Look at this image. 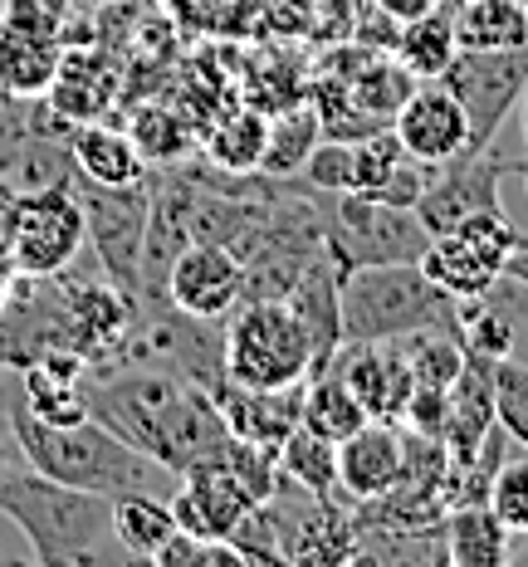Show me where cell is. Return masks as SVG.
I'll return each mask as SVG.
<instances>
[{"mask_svg": "<svg viewBox=\"0 0 528 567\" xmlns=\"http://www.w3.org/2000/svg\"><path fill=\"white\" fill-rule=\"evenodd\" d=\"M0 514L25 534L30 558L44 567L127 563V548L113 534V499L40 475L20 445L0 470Z\"/></svg>", "mask_w": 528, "mask_h": 567, "instance_id": "cell-2", "label": "cell"}, {"mask_svg": "<svg viewBox=\"0 0 528 567\" xmlns=\"http://www.w3.org/2000/svg\"><path fill=\"white\" fill-rule=\"evenodd\" d=\"M519 133H524V152H528V89H524V99H519Z\"/></svg>", "mask_w": 528, "mask_h": 567, "instance_id": "cell-38", "label": "cell"}, {"mask_svg": "<svg viewBox=\"0 0 528 567\" xmlns=\"http://www.w3.org/2000/svg\"><path fill=\"white\" fill-rule=\"evenodd\" d=\"M343 382L352 386V396L367 406V416L377 421H402L411 392H416V377H411L406 342H343L328 362Z\"/></svg>", "mask_w": 528, "mask_h": 567, "instance_id": "cell-14", "label": "cell"}, {"mask_svg": "<svg viewBox=\"0 0 528 567\" xmlns=\"http://www.w3.org/2000/svg\"><path fill=\"white\" fill-rule=\"evenodd\" d=\"M10 441L20 445V455L30 460L40 475H50L59 484L74 489L103 494V499H123V494H157L172 499L182 475L167 470L162 460H152L147 451L127 445L117 431H108L99 416H84L74 425H50L40 416H30L25 406H10Z\"/></svg>", "mask_w": 528, "mask_h": 567, "instance_id": "cell-3", "label": "cell"}, {"mask_svg": "<svg viewBox=\"0 0 528 567\" xmlns=\"http://www.w3.org/2000/svg\"><path fill=\"white\" fill-rule=\"evenodd\" d=\"M509 567H528V534L509 538Z\"/></svg>", "mask_w": 528, "mask_h": 567, "instance_id": "cell-37", "label": "cell"}, {"mask_svg": "<svg viewBox=\"0 0 528 567\" xmlns=\"http://www.w3.org/2000/svg\"><path fill=\"white\" fill-rule=\"evenodd\" d=\"M279 475L289 484H299V489L319 494V499H333L338 494V445L313 435L309 425H299V431L279 445Z\"/></svg>", "mask_w": 528, "mask_h": 567, "instance_id": "cell-28", "label": "cell"}, {"mask_svg": "<svg viewBox=\"0 0 528 567\" xmlns=\"http://www.w3.org/2000/svg\"><path fill=\"white\" fill-rule=\"evenodd\" d=\"M74 192L84 200L89 220V250L99 255L103 275H108L127 299L143 289V245H147V220H152V186L147 176L133 186H99L74 172Z\"/></svg>", "mask_w": 528, "mask_h": 567, "instance_id": "cell-8", "label": "cell"}, {"mask_svg": "<svg viewBox=\"0 0 528 567\" xmlns=\"http://www.w3.org/2000/svg\"><path fill=\"white\" fill-rule=\"evenodd\" d=\"M113 534L127 548V558L152 563L176 534L172 499H157V494H123V499H113Z\"/></svg>", "mask_w": 528, "mask_h": 567, "instance_id": "cell-25", "label": "cell"}, {"mask_svg": "<svg viewBox=\"0 0 528 567\" xmlns=\"http://www.w3.org/2000/svg\"><path fill=\"white\" fill-rule=\"evenodd\" d=\"M455 40L460 50H528V6L524 0H460Z\"/></svg>", "mask_w": 528, "mask_h": 567, "instance_id": "cell-22", "label": "cell"}, {"mask_svg": "<svg viewBox=\"0 0 528 567\" xmlns=\"http://www.w3.org/2000/svg\"><path fill=\"white\" fill-rule=\"evenodd\" d=\"M372 6H382L392 20H402V25H411V20L431 16V10H436L441 0H372Z\"/></svg>", "mask_w": 528, "mask_h": 567, "instance_id": "cell-34", "label": "cell"}, {"mask_svg": "<svg viewBox=\"0 0 528 567\" xmlns=\"http://www.w3.org/2000/svg\"><path fill=\"white\" fill-rule=\"evenodd\" d=\"M265 142H269V117L255 109H235L230 117H220V123L210 127L206 157L226 176H250V172H260Z\"/></svg>", "mask_w": 528, "mask_h": 567, "instance_id": "cell-27", "label": "cell"}, {"mask_svg": "<svg viewBox=\"0 0 528 567\" xmlns=\"http://www.w3.org/2000/svg\"><path fill=\"white\" fill-rule=\"evenodd\" d=\"M367 406H362L358 396H352V386L338 377L333 368H319L303 382V421L313 435H323V441H348L358 425H367Z\"/></svg>", "mask_w": 528, "mask_h": 567, "instance_id": "cell-23", "label": "cell"}, {"mask_svg": "<svg viewBox=\"0 0 528 567\" xmlns=\"http://www.w3.org/2000/svg\"><path fill=\"white\" fill-rule=\"evenodd\" d=\"M406 475V431L396 421H377L338 441V489L352 504H372L382 494H392Z\"/></svg>", "mask_w": 528, "mask_h": 567, "instance_id": "cell-15", "label": "cell"}, {"mask_svg": "<svg viewBox=\"0 0 528 567\" xmlns=\"http://www.w3.org/2000/svg\"><path fill=\"white\" fill-rule=\"evenodd\" d=\"M319 137H323L319 109H313V103H293L289 113H279L275 123H269L260 176H269V182H289L293 172H303V162H309V152L319 147Z\"/></svg>", "mask_w": 528, "mask_h": 567, "instance_id": "cell-26", "label": "cell"}, {"mask_svg": "<svg viewBox=\"0 0 528 567\" xmlns=\"http://www.w3.org/2000/svg\"><path fill=\"white\" fill-rule=\"evenodd\" d=\"M343 342H396L411 333H455L460 313L421 265H362L338 275Z\"/></svg>", "mask_w": 528, "mask_h": 567, "instance_id": "cell-4", "label": "cell"}, {"mask_svg": "<svg viewBox=\"0 0 528 567\" xmlns=\"http://www.w3.org/2000/svg\"><path fill=\"white\" fill-rule=\"evenodd\" d=\"M451 6H460V0H451Z\"/></svg>", "mask_w": 528, "mask_h": 567, "instance_id": "cell-40", "label": "cell"}, {"mask_svg": "<svg viewBox=\"0 0 528 567\" xmlns=\"http://www.w3.org/2000/svg\"><path fill=\"white\" fill-rule=\"evenodd\" d=\"M485 504L495 509V518L509 528V534H528V451L499 460Z\"/></svg>", "mask_w": 528, "mask_h": 567, "instance_id": "cell-31", "label": "cell"}, {"mask_svg": "<svg viewBox=\"0 0 528 567\" xmlns=\"http://www.w3.org/2000/svg\"><path fill=\"white\" fill-rule=\"evenodd\" d=\"M504 279H514V284H524V289H528V240L509 255V265H504Z\"/></svg>", "mask_w": 528, "mask_h": 567, "instance_id": "cell-36", "label": "cell"}, {"mask_svg": "<svg viewBox=\"0 0 528 567\" xmlns=\"http://www.w3.org/2000/svg\"><path fill=\"white\" fill-rule=\"evenodd\" d=\"M455 54H460V40H455V6H451V0H441L431 16L402 25L396 59H402L416 79H441L445 69H451Z\"/></svg>", "mask_w": 528, "mask_h": 567, "instance_id": "cell-24", "label": "cell"}, {"mask_svg": "<svg viewBox=\"0 0 528 567\" xmlns=\"http://www.w3.org/2000/svg\"><path fill=\"white\" fill-rule=\"evenodd\" d=\"M495 421L509 431V441L528 451V362L499 358L495 362Z\"/></svg>", "mask_w": 528, "mask_h": 567, "instance_id": "cell-30", "label": "cell"}, {"mask_svg": "<svg viewBox=\"0 0 528 567\" xmlns=\"http://www.w3.org/2000/svg\"><path fill=\"white\" fill-rule=\"evenodd\" d=\"M392 133L411 157L431 162V167H445V162L469 152V117L441 79H421L411 89V99L392 117Z\"/></svg>", "mask_w": 528, "mask_h": 567, "instance_id": "cell-13", "label": "cell"}, {"mask_svg": "<svg viewBox=\"0 0 528 567\" xmlns=\"http://www.w3.org/2000/svg\"><path fill=\"white\" fill-rule=\"evenodd\" d=\"M504 172H509V162H499L495 147L489 152H465V157L445 162V167H436L431 186L416 200V220L431 235H445V230H455L469 216L504 210L499 206V176Z\"/></svg>", "mask_w": 528, "mask_h": 567, "instance_id": "cell-12", "label": "cell"}, {"mask_svg": "<svg viewBox=\"0 0 528 567\" xmlns=\"http://www.w3.org/2000/svg\"><path fill=\"white\" fill-rule=\"evenodd\" d=\"M441 84L460 99L469 117V152H489L504 117L519 109L528 89V50H460Z\"/></svg>", "mask_w": 528, "mask_h": 567, "instance_id": "cell-10", "label": "cell"}, {"mask_svg": "<svg viewBox=\"0 0 528 567\" xmlns=\"http://www.w3.org/2000/svg\"><path fill=\"white\" fill-rule=\"evenodd\" d=\"M89 368L74 358L59 362H30L20 368V406L30 416L50 421V425H74L89 416V392H84Z\"/></svg>", "mask_w": 528, "mask_h": 567, "instance_id": "cell-18", "label": "cell"}, {"mask_svg": "<svg viewBox=\"0 0 528 567\" xmlns=\"http://www.w3.org/2000/svg\"><path fill=\"white\" fill-rule=\"evenodd\" d=\"M524 245V235L514 230V220L504 210H485V216H469L455 230L431 235L421 269L441 284L451 299H475L489 293L504 279L509 255Z\"/></svg>", "mask_w": 528, "mask_h": 567, "instance_id": "cell-9", "label": "cell"}, {"mask_svg": "<svg viewBox=\"0 0 528 567\" xmlns=\"http://www.w3.org/2000/svg\"><path fill=\"white\" fill-rule=\"evenodd\" d=\"M396 40H402V20H392L382 6H362L358 20H352V44L372 54H396Z\"/></svg>", "mask_w": 528, "mask_h": 567, "instance_id": "cell-33", "label": "cell"}, {"mask_svg": "<svg viewBox=\"0 0 528 567\" xmlns=\"http://www.w3.org/2000/svg\"><path fill=\"white\" fill-rule=\"evenodd\" d=\"M59 44L54 34H30V30H10L0 25V93L6 99H40L50 93L54 74H59Z\"/></svg>", "mask_w": 528, "mask_h": 567, "instance_id": "cell-21", "label": "cell"}, {"mask_svg": "<svg viewBox=\"0 0 528 567\" xmlns=\"http://www.w3.org/2000/svg\"><path fill=\"white\" fill-rule=\"evenodd\" d=\"M319 358L313 338L284 299H245L226 323V377L240 386H299L309 382Z\"/></svg>", "mask_w": 528, "mask_h": 567, "instance_id": "cell-5", "label": "cell"}, {"mask_svg": "<svg viewBox=\"0 0 528 567\" xmlns=\"http://www.w3.org/2000/svg\"><path fill=\"white\" fill-rule=\"evenodd\" d=\"M524 6H528V0H524Z\"/></svg>", "mask_w": 528, "mask_h": 567, "instance_id": "cell-41", "label": "cell"}, {"mask_svg": "<svg viewBox=\"0 0 528 567\" xmlns=\"http://www.w3.org/2000/svg\"><path fill=\"white\" fill-rule=\"evenodd\" d=\"M69 157H74V172L89 176L99 186H133L147 176L143 152L133 147V137L117 133V127L103 123H74L69 127Z\"/></svg>", "mask_w": 528, "mask_h": 567, "instance_id": "cell-19", "label": "cell"}, {"mask_svg": "<svg viewBox=\"0 0 528 567\" xmlns=\"http://www.w3.org/2000/svg\"><path fill=\"white\" fill-rule=\"evenodd\" d=\"M127 137H133V147L143 152V162H176V157H186V147H191V137H186V123L172 109H162V103H147V109H137L133 113V127H127Z\"/></svg>", "mask_w": 528, "mask_h": 567, "instance_id": "cell-29", "label": "cell"}, {"mask_svg": "<svg viewBox=\"0 0 528 567\" xmlns=\"http://www.w3.org/2000/svg\"><path fill=\"white\" fill-rule=\"evenodd\" d=\"M445 558L455 567H509V528L489 504H451L441 518Z\"/></svg>", "mask_w": 528, "mask_h": 567, "instance_id": "cell-20", "label": "cell"}, {"mask_svg": "<svg viewBox=\"0 0 528 567\" xmlns=\"http://www.w3.org/2000/svg\"><path fill=\"white\" fill-rule=\"evenodd\" d=\"M10 226H15V192L0 182V259H10Z\"/></svg>", "mask_w": 528, "mask_h": 567, "instance_id": "cell-35", "label": "cell"}, {"mask_svg": "<svg viewBox=\"0 0 528 567\" xmlns=\"http://www.w3.org/2000/svg\"><path fill=\"white\" fill-rule=\"evenodd\" d=\"M162 293L172 309L220 323L245 299V259L220 240H191L186 250H176Z\"/></svg>", "mask_w": 528, "mask_h": 567, "instance_id": "cell-11", "label": "cell"}, {"mask_svg": "<svg viewBox=\"0 0 528 567\" xmlns=\"http://www.w3.org/2000/svg\"><path fill=\"white\" fill-rule=\"evenodd\" d=\"M210 396H216V411L235 441L265 445V451H279L303 421V382L260 392V386H240V382H230V377H220V382L210 386Z\"/></svg>", "mask_w": 528, "mask_h": 567, "instance_id": "cell-16", "label": "cell"}, {"mask_svg": "<svg viewBox=\"0 0 528 567\" xmlns=\"http://www.w3.org/2000/svg\"><path fill=\"white\" fill-rule=\"evenodd\" d=\"M509 172L524 176V196H528V157H524V162H509Z\"/></svg>", "mask_w": 528, "mask_h": 567, "instance_id": "cell-39", "label": "cell"}, {"mask_svg": "<svg viewBox=\"0 0 528 567\" xmlns=\"http://www.w3.org/2000/svg\"><path fill=\"white\" fill-rule=\"evenodd\" d=\"M431 245V230L416 220V210L386 206V200L343 192L333 196L323 220V250L338 265V275L362 265H421Z\"/></svg>", "mask_w": 528, "mask_h": 567, "instance_id": "cell-6", "label": "cell"}, {"mask_svg": "<svg viewBox=\"0 0 528 567\" xmlns=\"http://www.w3.org/2000/svg\"><path fill=\"white\" fill-rule=\"evenodd\" d=\"M89 416H99L127 445L147 451L167 470H186L220 460L230 445V431L216 411V396L201 382L172 368H99L84 377Z\"/></svg>", "mask_w": 528, "mask_h": 567, "instance_id": "cell-1", "label": "cell"}, {"mask_svg": "<svg viewBox=\"0 0 528 567\" xmlns=\"http://www.w3.org/2000/svg\"><path fill=\"white\" fill-rule=\"evenodd\" d=\"M284 303L293 313H299V323L309 328L313 338V358H319V368L333 362V352L343 348V303H338V265L328 259V250L319 259H309V269H303L299 279H293V289L284 293ZM313 368V372H319Z\"/></svg>", "mask_w": 528, "mask_h": 567, "instance_id": "cell-17", "label": "cell"}, {"mask_svg": "<svg viewBox=\"0 0 528 567\" xmlns=\"http://www.w3.org/2000/svg\"><path fill=\"white\" fill-rule=\"evenodd\" d=\"M84 245L89 220L74 176L15 192V226H10V269L15 275H59L84 255Z\"/></svg>", "mask_w": 528, "mask_h": 567, "instance_id": "cell-7", "label": "cell"}, {"mask_svg": "<svg viewBox=\"0 0 528 567\" xmlns=\"http://www.w3.org/2000/svg\"><path fill=\"white\" fill-rule=\"evenodd\" d=\"M303 182L319 196H343L352 192V142L348 137H319V147L303 162Z\"/></svg>", "mask_w": 528, "mask_h": 567, "instance_id": "cell-32", "label": "cell"}]
</instances>
